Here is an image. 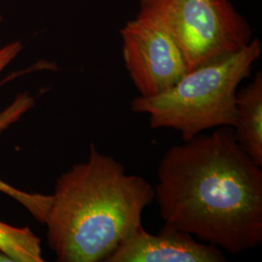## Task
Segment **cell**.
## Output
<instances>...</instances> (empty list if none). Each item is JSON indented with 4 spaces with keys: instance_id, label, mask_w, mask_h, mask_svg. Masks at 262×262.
Masks as SVG:
<instances>
[{
    "instance_id": "ba28073f",
    "label": "cell",
    "mask_w": 262,
    "mask_h": 262,
    "mask_svg": "<svg viewBox=\"0 0 262 262\" xmlns=\"http://www.w3.org/2000/svg\"><path fill=\"white\" fill-rule=\"evenodd\" d=\"M34 105V98L28 94H19L7 109L0 114V133L5 130L10 124L17 122L19 118L28 112ZM0 192L17 200L25 207L34 219L44 224L49 209L52 203V195L40 193H29L10 186L0 179Z\"/></svg>"
},
{
    "instance_id": "9c48e42d",
    "label": "cell",
    "mask_w": 262,
    "mask_h": 262,
    "mask_svg": "<svg viewBox=\"0 0 262 262\" xmlns=\"http://www.w3.org/2000/svg\"><path fill=\"white\" fill-rule=\"evenodd\" d=\"M0 252L13 262H43L41 240L28 227L0 222Z\"/></svg>"
},
{
    "instance_id": "52a82bcc",
    "label": "cell",
    "mask_w": 262,
    "mask_h": 262,
    "mask_svg": "<svg viewBox=\"0 0 262 262\" xmlns=\"http://www.w3.org/2000/svg\"><path fill=\"white\" fill-rule=\"evenodd\" d=\"M235 136L253 161L262 166V73L237 93Z\"/></svg>"
},
{
    "instance_id": "3957f363",
    "label": "cell",
    "mask_w": 262,
    "mask_h": 262,
    "mask_svg": "<svg viewBox=\"0 0 262 262\" xmlns=\"http://www.w3.org/2000/svg\"><path fill=\"white\" fill-rule=\"evenodd\" d=\"M253 39L242 50L188 71L170 89L130 102L134 113L147 114L152 128H172L187 141L203 131L233 126L238 86L261 55Z\"/></svg>"
},
{
    "instance_id": "7c38bea8",
    "label": "cell",
    "mask_w": 262,
    "mask_h": 262,
    "mask_svg": "<svg viewBox=\"0 0 262 262\" xmlns=\"http://www.w3.org/2000/svg\"><path fill=\"white\" fill-rule=\"evenodd\" d=\"M1 21H2V17H1V15H0V24H1Z\"/></svg>"
},
{
    "instance_id": "5b68a950",
    "label": "cell",
    "mask_w": 262,
    "mask_h": 262,
    "mask_svg": "<svg viewBox=\"0 0 262 262\" xmlns=\"http://www.w3.org/2000/svg\"><path fill=\"white\" fill-rule=\"evenodd\" d=\"M121 35L124 66L140 96L159 94L188 72L177 42L158 20L138 14Z\"/></svg>"
},
{
    "instance_id": "6da1fadb",
    "label": "cell",
    "mask_w": 262,
    "mask_h": 262,
    "mask_svg": "<svg viewBox=\"0 0 262 262\" xmlns=\"http://www.w3.org/2000/svg\"><path fill=\"white\" fill-rule=\"evenodd\" d=\"M155 199L165 225L237 254L262 243V171L231 126L171 147Z\"/></svg>"
},
{
    "instance_id": "277c9868",
    "label": "cell",
    "mask_w": 262,
    "mask_h": 262,
    "mask_svg": "<svg viewBox=\"0 0 262 262\" xmlns=\"http://www.w3.org/2000/svg\"><path fill=\"white\" fill-rule=\"evenodd\" d=\"M139 13L158 20L181 49L188 71L236 53L253 30L230 0H140Z\"/></svg>"
},
{
    "instance_id": "8fae6325",
    "label": "cell",
    "mask_w": 262,
    "mask_h": 262,
    "mask_svg": "<svg viewBox=\"0 0 262 262\" xmlns=\"http://www.w3.org/2000/svg\"><path fill=\"white\" fill-rule=\"evenodd\" d=\"M0 262H13L9 256L0 252Z\"/></svg>"
},
{
    "instance_id": "7a4b0ae2",
    "label": "cell",
    "mask_w": 262,
    "mask_h": 262,
    "mask_svg": "<svg viewBox=\"0 0 262 262\" xmlns=\"http://www.w3.org/2000/svg\"><path fill=\"white\" fill-rule=\"evenodd\" d=\"M154 199L146 179L91 144L88 160L56 180L44 223L48 244L57 261H105L142 225Z\"/></svg>"
},
{
    "instance_id": "30bf717a",
    "label": "cell",
    "mask_w": 262,
    "mask_h": 262,
    "mask_svg": "<svg viewBox=\"0 0 262 262\" xmlns=\"http://www.w3.org/2000/svg\"><path fill=\"white\" fill-rule=\"evenodd\" d=\"M23 50V44L19 41L12 42L0 49V73L9 66Z\"/></svg>"
},
{
    "instance_id": "8992f818",
    "label": "cell",
    "mask_w": 262,
    "mask_h": 262,
    "mask_svg": "<svg viewBox=\"0 0 262 262\" xmlns=\"http://www.w3.org/2000/svg\"><path fill=\"white\" fill-rule=\"evenodd\" d=\"M223 251L198 243L192 235L165 225L158 234L140 225L105 262H225Z\"/></svg>"
}]
</instances>
